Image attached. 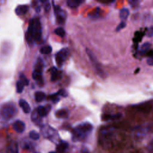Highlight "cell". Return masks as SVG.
<instances>
[{
  "instance_id": "1",
  "label": "cell",
  "mask_w": 153,
  "mask_h": 153,
  "mask_svg": "<svg viewBox=\"0 0 153 153\" xmlns=\"http://www.w3.org/2000/svg\"><path fill=\"white\" fill-rule=\"evenodd\" d=\"M93 130V126L88 123H83L78 125L73 131V139L81 140L87 137Z\"/></svg>"
},
{
  "instance_id": "2",
  "label": "cell",
  "mask_w": 153,
  "mask_h": 153,
  "mask_svg": "<svg viewBox=\"0 0 153 153\" xmlns=\"http://www.w3.org/2000/svg\"><path fill=\"white\" fill-rule=\"evenodd\" d=\"M17 112V109L15 104L12 102H8L3 104L0 108L1 117L7 120L13 118Z\"/></svg>"
},
{
  "instance_id": "3",
  "label": "cell",
  "mask_w": 153,
  "mask_h": 153,
  "mask_svg": "<svg viewBox=\"0 0 153 153\" xmlns=\"http://www.w3.org/2000/svg\"><path fill=\"white\" fill-rule=\"evenodd\" d=\"M27 31L32 34L35 41H39L41 39L42 31L39 18L35 17L30 21Z\"/></svg>"
},
{
  "instance_id": "4",
  "label": "cell",
  "mask_w": 153,
  "mask_h": 153,
  "mask_svg": "<svg viewBox=\"0 0 153 153\" xmlns=\"http://www.w3.org/2000/svg\"><path fill=\"white\" fill-rule=\"evenodd\" d=\"M86 52H87V54L88 56L89 57V59L91 61V63H92V65L93 66V68H94V69L95 70L97 74L99 75L102 78H105L106 76V74L104 72L103 69L102 68V66H101L100 63L99 62L97 59L96 58V56L88 48L86 49Z\"/></svg>"
},
{
  "instance_id": "5",
  "label": "cell",
  "mask_w": 153,
  "mask_h": 153,
  "mask_svg": "<svg viewBox=\"0 0 153 153\" xmlns=\"http://www.w3.org/2000/svg\"><path fill=\"white\" fill-rule=\"evenodd\" d=\"M69 54L68 49L66 48H64L62 50H60L59 52L56 53L55 55V59L56 63L59 67H61L65 60H66Z\"/></svg>"
},
{
  "instance_id": "6",
  "label": "cell",
  "mask_w": 153,
  "mask_h": 153,
  "mask_svg": "<svg viewBox=\"0 0 153 153\" xmlns=\"http://www.w3.org/2000/svg\"><path fill=\"white\" fill-rule=\"evenodd\" d=\"M54 11L56 16L57 22L59 24H62L64 23L66 19V13L63 11L59 6H54Z\"/></svg>"
},
{
  "instance_id": "7",
  "label": "cell",
  "mask_w": 153,
  "mask_h": 153,
  "mask_svg": "<svg viewBox=\"0 0 153 153\" xmlns=\"http://www.w3.org/2000/svg\"><path fill=\"white\" fill-rule=\"evenodd\" d=\"M51 106L50 105H47L44 106H39L37 108L36 110H37V112H38L39 115L41 117H44L47 116L48 114V113L51 111Z\"/></svg>"
},
{
  "instance_id": "8",
  "label": "cell",
  "mask_w": 153,
  "mask_h": 153,
  "mask_svg": "<svg viewBox=\"0 0 153 153\" xmlns=\"http://www.w3.org/2000/svg\"><path fill=\"white\" fill-rule=\"evenodd\" d=\"M42 131V134H44L45 137H47L48 138H51L53 137H56V136H58L57 131L50 126H46L44 127V129Z\"/></svg>"
},
{
  "instance_id": "9",
  "label": "cell",
  "mask_w": 153,
  "mask_h": 153,
  "mask_svg": "<svg viewBox=\"0 0 153 153\" xmlns=\"http://www.w3.org/2000/svg\"><path fill=\"white\" fill-rule=\"evenodd\" d=\"M13 128L17 133H22L25 130V124L20 120H16L13 124Z\"/></svg>"
},
{
  "instance_id": "10",
  "label": "cell",
  "mask_w": 153,
  "mask_h": 153,
  "mask_svg": "<svg viewBox=\"0 0 153 153\" xmlns=\"http://www.w3.org/2000/svg\"><path fill=\"white\" fill-rule=\"evenodd\" d=\"M123 115L121 113H117L114 114H106L102 117V120L103 121H114L119 120L122 117Z\"/></svg>"
},
{
  "instance_id": "11",
  "label": "cell",
  "mask_w": 153,
  "mask_h": 153,
  "mask_svg": "<svg viewBox=\"0 0 153 153\" xmlns=\"http://www.w3.org/2000/svg\"><path fill=\"white\" fill-rule=\"evenodd\" d=\"M42 71L34 69L32 73V78L37 82H38L39 84L42 85L43 84V79H42Z\"/></svg>"
},
{
  "instance_id": "12",
  "label": "cell",
  "mask_w": 153,
  "mask_h": 153,
  "mask_svg": "<svg viewBox=\"0 0 153 153\" xmlns=\"http://www.w3.org/2000/svg\"><path fill=\"white\" fill-rule=\"evenodd\" d=\"M29 10V6L27 5H20L15 10V13L18 16L25 14Z\"/></svg>"
},
{
  "instance_id": "13",
  "label": "cell",
  "mask_w": 153,
  "mask_h": 153,
  "mask_svg": "<svg viewBox=\"0 0 153 153\" xmlns=\"http://www.w3.org/2000/svg\"><path fill=\"white\" fill-rule=\"evenodd\" d=\"M50 72L51 73V80L52 81H55L60 78V73L55 67H52L50 69Z\"/></svg>"
},
{
  "instance_id": "14",
  "label": "cell",
  "mask_w": 153,
  "mask_h": 153,
  "mask_svg": "<svg viewBox=\"0 0 153 153\" xmlns=\"http://www.w3.org/2000/svg\"><path fill=\"white\" fill-rule=\"evenodd\" d=\"M19 104L25 113L27 114V113L30 112V107L29 103L25 100L22 99H20L19 102Z\"/></svg>"
},
{
  "instance_id": "15",
  "label": "cell",
  "mask_w": 153,
  "mask_h": 153,
  "mask_svg": "<svg viewBox=\"0 0 153 153\" xmlns=\"http://www.w3.org/2000/svg\"><path fill=\"white\" fill-rule=\"evenodd\" d=\"M68 148V143L66 142H60L56 147V151L58 153H64Z\"/></svg>"
},
{
  "instance_id": "16",
  "label": "cell",
  "mask_w": 153,
  "mask_h": 153,
  "mask_svg": "<svg viewBox=\"0 0 153 153\" xmlns=\"http://www.w3.org/2000/svg\"><path fill=\"white\" fill-rule=\"evenodd\" d=\"M83 2L84 1L81 0H68L67 1V5L71 8H76Z\"/></svg>"
},
{
  "instance_id": "17",
  "label": "cell",
  "mask_w": 153,
  "mask_h": 153,
  "mask_svg": "<svg viewBox=\"0 0 153 153\" xmlns=\"http://www.w3.org/2000/svg\"><path fill=\"white\" fill-rule=\"evenodd\" d=\"M56 116L59 118H65L68 116V112L64 109H59L55 113Z\"/></svg>"
},
{
  "instance_id": "18",
  "label": "cell",
  "mask_w": 153,
  "mask_h": 153,
  "mask_svg": "<svg viewBox=\"0 0 153 153\" xmlns=\"http://www.w3.org/2000/svg\"><path fill=\"white\" fill-rule=\"evenodd\" d=\"M151 44L149 42H145L142 45L140 48V53L141 54H146L150 50Z\"/></svg>"
},
{
  "instance_id": "19",
  "label": "cell",
  "mask_w": 153,
  "mask_h": 153,
  "mask_svg": "<svg viewBox=\"0 0 153 153\" xmlns=\"http://www.w3.org/2000/svg\"><path fill=\"white\" fill-rule=\"evenodd\" d=\"M40 116L39 115L38 112H37V110L36 109H35L32 112V114H31V120L33 122L35 123H39L41 120H40Z\"/></svg>"
},
{
  "instance_id": "20",
  "label": "cell",
  "mask_w": 153,
  "mask_h": 153,
  "mask_svg": "<svg viewBox=\"0 0 153 153\" xmlns=\"http://www.w3.org/2000/svg\"><path fill=\"white\" fill-rule=\"evenodd\" d=\"M7 153H19L18 147L16 143H11L7 149Z\"/></svg>"
},
{
  "instance_id": "21",
  "label": "cell",
  "mask_w": 153,
  "mask_h": 153,
  "mask_svg": "<svg viewBox=\"0 0 153 153\" xmlns=\"http://www.w3.org/2000/svg\"><path fill=\"white\" fill-rule=\"evenodd\" d=\"M45 97V94L42 91H36L35 93V99L37 102H39L43 100Z\"/></svg>"
},
{
  "instance_id": "22",
  "label": "cell",
  "mask_w": 153,
  "mask_h": 153,
  "mask_svg": "<svg viewBox=\"0 0 153 153\" xmlns=\"http://www.w3.org/2000/svg\"><path fill=\"white\" fill-rule=\"evenodd\" d=\"M129 16V11L127 8H123L120 11V17L123 20H126Z\"/></svg>"
},
{
  "instance_id": "23",
  "label": "cell",
  "mask_w": 153,
  "mask_h": 153,
  "mask_svg": "<svg viewBox=\"0 0 153 153\" xmlns=\"http://www.w3.org/2000/svg\"><path fill=\"white\" fill-rule=\"evenodd\" d=\"M148 58L146 59V62L148 65L150 66H153V50H149L147 53Z\"/></svg>"
},
{
  "instance_id": "24",
  "label": "cell",
  "mask_w": 153,
  "mask_h": 153,
  "mask_svg": "<svg viewBox=\"0 0 153 153\" xmlns=\"http://www.w3.org/2000/svg\"><path fill=\"white\" fill-rule=\"evenodd\" d=\"M52 51V48L50 45H45L41 48L40 52L44 54H50Z\"/></svg>"
},
{
  "instance_id": "25",
  "label": "cell",
  "mask_w": 153,
  "mask_h": 153,
  "mask_svg": "<svg viewBox=\"0 0 153 153\" xmlns=\"http://www.w3.org/2000/svg\"><path fill=\"white\" fill-rule=\"evenodd\" d=\"M54 32L56 35H57L58 36H59L60 37H62V38H63L65 35V30L62 27H60L56 28L54 30Z\"/></svg>"
},
{
  "instance_id": "26",
  "label": "cell",
  "mask_w": 153,
  "mask_h": 153,
  "mask_svg": "<svg viewBox=\"0 0 153 153\" xmlns=\"http://www.w3.org/2000/svg\"><path fill=\"white\" fill-rule=\"evenodd\" d=\"M39 134L36 131L32 130L29 132V137L33 140H38L39 139Z\"/></svg>"
},
{
  "instance_id": "27",
  "label": "cell",
  "mask_w": 153,
  "mask_h": 153,
  "mask_svg": "<svg viewBox=\"0 0 153 153\" xmlns=\"http://www.w3.org/2000/svg\"><path fill=\"white\" fill-rule=\"evenodd\" d=\"M19 77H20V81H21L24 85H29V81L26 78V77L25 76V75L21 73L19 75Z\"/></svg>"
},
{
  "instance_id": "28",
  "label": "cell",
  "mask_w": 153,
  "mask_h": 153,
  "mask_svg": "<svg viewBox=\"0 0 153 153\" xmlns=\"http://www.w3.org/2000/svg\"><path fill=\"white\" fill-rule=\"evenodd\" d=\"M24 88V85L23 84V83L20 81H18L16 83V89H17V93H22L23 90Z\"/></svg>"
},
{
  "instance_id": "29",
  "label": "cell",
  "mask_w": 153,
  "mask_h": 153,
  "mask_svg": "<svg viewBox=\"0 0 153 153\" xmlns=\"http://www.w3.org/2000/svg\"><path fill=\"white\" fill-rule=\"evenodd\" d=\"M59 94L57 93H54V94H51L49 96V99H50L54 103H56L59 101Z\"/></svg>"
},
{
  "instance_id": "30",
  "label": "cell",
  "mask_w": 153,
  "mask_h": 153,
  "mask_svg": "<svg viewBox=\"0 0 153 153\" xmlns=\"http://www.w3.org/2000/svg\"><path fill=\"white\" fill-rule=\"evenodd\" d=\"M126 22H124V21H121V22L120 23V24L117 26V28H116V30H117V31H120V30H121L122 29L124 28V27H126Z\"/></svg>"
},
{
  "instance_id": "31",
  "label": "cell",
  "mask_w": 153,
  "mask_h": 153,
  "mask_svg": "<svg viewBox=\"0 0 153 153\" xmlns=\"http://www.w3.org/2000/svg\"><path fill=\"white\" fill-rule=\"evenodd\" d=\"M59 96H62L63 97H66L68 95L67 92L65 90H60L58 92H57Z\"/></svg>"
},
{
  "instance_id": "32",
  "label": "cell",
  "mask_w": 153,
  "mask_h": 153,
  "mask_svg": "<svg viewBox=\"0 0 153 153\" xmlns=\"http://www.w3.org/2000/svg\"><path fill=\"white\" fill-rule=\"evenodd\" d=\"M99 10H96L92 14H91V16L92 18H97L99 16Z\"/></svg>"
},
{
  "instance_id": "33",
  "label": "cell",
  "mask_w": 153,
  "mask_h": 153,
  "mask_svg": "<svg viewBox=\"0 0 153 153\" xmlns=\"http://www.w3.org/2000/svg\"><path fill=\"white\" fill-rule=\"evenodd\" d=\"M147 35L149 36H153V26L151 27L149 29V30L147 32Z\"/></svg>"
},
{
  "instance_id": "34",
  "label": "cell",
  "mask_w": 153,
  "mask_h": 153,
  "mask_svg": "<svg viewBox=\"0 0 153 153\" xmlns=\"http://www.w3.org/2000/svg\"><path fill=\"white\" fill-rule=\"evenodd\" d=\"M148 149L150 151H151V152L153 151V139L151 140L149 144L148 145Z\"/></svg>"
},
{
  "instance_id": "35",
  "label": "cell",
  "mask_w": 153,
  "mask_h": 153,
  "mask_svg": "<svg viewBox=\"0 0 153 153\" xmlns=\"http://www.w3.org/2000/svg\"><path fill=\"white\" fill-rule=\"evenodd\" d=\"M44 8H45V11L46 12L50 10V4H49V3H47V4H45Z\"/></svg>"
},
{
  "instance_id": "36",
  "label": "cell",
  "mask_w": 153,
  "mask_h": 153,
  "mask_svg": "<svg viewBox=\"0 0 153 153\" xmlns=\"http://www.w3.org/2000/svg\"><path fill=\"white\" fill-rule=\"evenodd\" d=\"M81 153H89V151L87 148H84L81 150Z\"/></svg>"
},
{
  "instance_id": "37",
  "label": "cell",
  "mask_w": 153,
  "mask_h": 153,
  "mask_svg": "<svg viewBox=\"0 0 153 153\" xmlns=\"http://www.w3.org/2000/svg\"><path fill=\"white\" fill-rule=\"evenodd\" d=\"M49 153H57V152L55 151H51V152H50Z\"/></svg>"
}]
</instances>
